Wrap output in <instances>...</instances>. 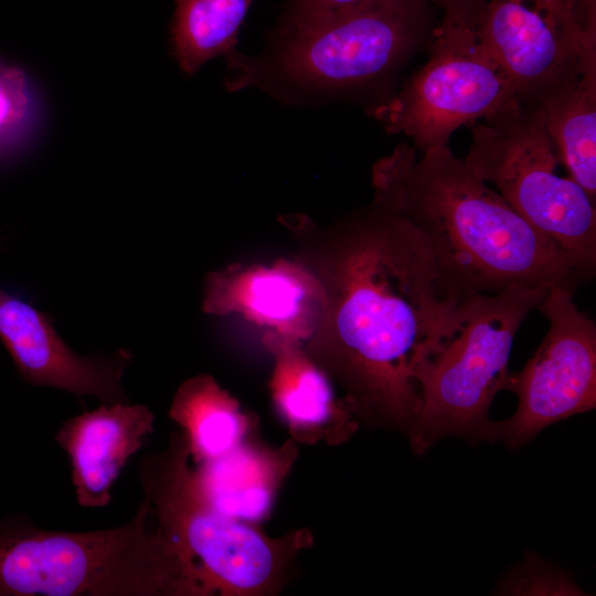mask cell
<instances>
[{
	"instance_id": "cell-1",
	"label": "cell",
	"mask_w": 596,
	"mask_h": 596,
	"mask_svg": "<svg viewBox=\"0 0 596 596\" xmlns=\"http://www.w3.org/2000/svg\"><path fill=\"white\" fill-rule=\"evenodd\" d=\"M306 262L326 307L305 350L343 390L361 425L408 437L419 407L416 366L455 302L439 295L425 241L373 202Z\"/></svg>"
},
{
	"instance_id": "cell-2",
	"label": "cell",
	"mask_w": 596,
	"mask_h": 596,
	"mask_svg": "<svg viewBox=\"0 0 596 596\" xmlns=\"http://www.w3.org/2000/svg\"><path fill=\"white\" fill-rule=\"evenodd\" d=\"M374 203L406 220L425 241L443 299L459 301L511 286L575 291L574 262L531 226L448 146L400 143L372 167Z\"/></svg>"
},
{
	"instance_id": "cell-3",
	"label": "cell",
	"mask_w": 596,
	"mask_h": 596,
	"mask_svg": "<svg viewBox=\"0 0 596 596\" xmlns=\"http://www.w3.org/2000/svg\"><path fill=\"white\" fill-rule=\"evenodd\" d=\"M152 520L146 494L128 522L106 530L53 531L8 517L0 596H206L198 570Z\"/></svg>"
},
{
	"instance_id": "cell-4",
	"label": "cell",
	"mask_w": 596,
	"mask_h": 596,
	"mask_svg": "<svg viewBox=\"0 0 596 596\" xmlns=\"http://www.w3.org/2000/svg\"><path fill=\"white\" fill-rule=\"evenodd\" d=\"M547 291L511 286L451 305L414 373L419 407L407 438L415 455L449 436L487 441L489 409L504 390L515 334Z\"/></svg>"
},
{
	"instance_id": "cell-5",
	"label": "cell",
	"mask_w": 596,
	"mask_h": 596,
	"mask_svg": "<svg viewBox=\"0 0 596 596\" xmlns=\"http://www.w3.org/2000/svg\"><path fill=\"white\" fill-rule=\"evenodd\" d=\"M190 459L179 432L141 460L138 476L156 524L198 570L207 596L279 594L299 554L312 545L311 531L273 538L217 513L199 494Z\"/></svg>"
},
{
	"instance_id": "cell-6",
	"label": "cell",
	"mask_w": 596,
	"mask_h": 596,
	"mask_svg": "<svg viewBox=\"0 0 596 596\" xmlns=\"http://www.w3.org/2000/svg\"><path fill=\"white\" fill-rule=\"evenodd\" d=\"M531 226L574 262L585 280L596 270L595 202L570 175L560 177L555 146L534 102L515 98L472 129L462 159Z\"/></svg>"
},
{
	"instance_id": "cell-7",
	"label": "cell",
	"mask_w": 596,
	"mask_h": 596,
	"mask_svg": "<svg viewBox=\"0 0 596 596\" xmlns=\"http://www.w3.org/2000/svg\"><path fill=\"white\" fill-rule=\"evenodd\" d=\"M428 0H363L283 23L270 67L299 87L345 91L402 64L426 38Z\"/></svg>"
},
{
	"instance_id": "cell-8",
	"label": "cell",
	"mask_w": 596,
	"mask_h": 596,
	"mask_svg": "<svg viewBox=\"0 0 596 596\" xmlns=\"http://www.w3.org/2000/svg\"><path fill=\"white\" fill-rule=\"evenodd\" d=\"M517 94L485 45L479 23L443 17L430 54L404 87L375 107L391 134L409 137L422 152L447 146L453 132L510 105Z\"/></svg>"
},
{
	"instance_id": "cell-9",
	"label": "cell",
	"mask_w": 596,
	"mask_h": 596,
	"mask_svg": "<svg viewBox=\"0 0 596 596\" xmlns=\"http://www.w3.org/2000/svg\"><path fill=\"white\" fill-rule=\"evenodd\" d=\"M574 291L555 287L538 306L549 329L519 372H510L504 390L518 397L514 414L490 422L487 443L515 450L545 427L596 407V323L573 300Z\"/></svg>"
},
{
	"instance_id": "cell-10",
	"label": "cell",
	"mask_w": 596,
	"mask_h": 596,
	"mask_svg": "<svg viewBox=\"0 0 596 596\" xmlns=\"http://www.w3.org/2000/svg\"><path fill=\"white\" fill-rule=\"evenodd\" d=\"M479 33L523 100H533L560 77L596 57V47L576 29L567 0H490Z\"/></svg>"
},
{
	"instance_id": "cell-11",
	"label": "cell",
	"mask_w": 596,
	"mask_h": 596,
	"mask_svg": "<svg viewBox=\"0 0 596 596\" xmlns=\"http://www.w3.org/2000/svg\"><path fill=\"white\" fill-rule=\"evenodd\" d=\"M324 307L322 283L306 260L234 263L207 274L204 281L205 313L236 315L302 344L319 327Z\"/></svg>"
},
{
	"instance_id": "cell-12",
	"label": "cell",
	"mask_w": 596,
	"mask_h": 596,
	"mask_svg": "<svg viewBox=\"0 0 596 596\" xmlns=\"http://www.w3.org/2000/svg\"><path fill=\"white\" fill-rule=\"evenodd\" d=\"M0 339L18 371L32 385L66 391L102 404L129 402L121 379L131 360L128 350L106 356H81L54 330L52 319L0 288Z\"/></svg>"
},
{
	"instance_id": "cell-13",
	"label": "cell",
	"mask_w": 596,
	"mask_h": 596,
	"mask_svg": "<svg viewBox=\"0 0 596 596\" xmlns=\"http://www.w3.org/2000/svg\"><path fill=\"white\" fill-rule=\"evenodd\" d=\"M262 342L273 356L272 401L290 438L298 445L348 441L361 426L359 418L304 344L275 332H265Z\"/></svg>"
},
{
	"instance_id": "cell-14",
	"label": "cell",
	"mask_w": 596,
	"mask_h": 596,
	"mask_svg": "<svg viewBox=\"0 0 596 596\" xmlns=\"http://www.w3.org/2000/svg\"><path fill=\"white\" fill-rule=\"evenodd\" d=\"M155 415L141 404H102L68 418L55 441L68 455L77 503L100 508L111 500V488L132 455L155 432Z\"/></svg>"
},
{
	"instance_id": "cell-15",
	"label": "cell",
	"mask_w": 596,
	"mask_h": 596,
	"mask_svg": "<svg viewBox=\"0 0 596 596\" xmlns=\"http://www.w3.org/2000/svg\"><path fill=\"white\" fill-rule=\"evenodd\" d=\"M298 453L291 438L270 447L251 436L226 454L198 464L192 471L194 486L217 513L258 525L269 518Z\"/></svg>"
},
{
	"instance_id": "cell-16",
	"label": "cell",
	"mask_w": 596,
	"mask_h": 596,
	"mask_svg": "<svg viewBox=\"0 0 596 596\" xmlns=\"http://www.w3.org/2000/svg\"><path fill=\"white\" fill-rule=\"evenodd\" d=\"M561 164L596 200V57L579 64L533 100Z\"/></svg>"
},
{
	"instance_id": "cell-17",
	"label": "cell",
	"mask_w": 596,
	"mask_h": 596,
	"mask_svg": "<svg viewBox=\"0 0 596 596\" xmlns=\"http://www.w3.org/2000/svg\"><path fill=\"white\" fill-rule=\"evenodd\" d=\"M169 417L184 436L191 459L201 464L232 450L252 436L255 421L209 374L185 380L173 395Z\"/></svg>"
},
{
	"instance_id": "cell-18",
	"label": "cell",
	"mask_w": 596,
	"mask_h": 596,
	"mask_svg": "<svg viewBox=\"0 0 596 596\" xmlns=\"http://www.w3.org/2000/svg\"><path fill=\"white\" fill-rule=\"evenodd\" d=\"M254 0H175L171 26L173 55L187 75L224 55L235 74L246 60L235 52L237 33Z\"/></svg>"
},
{
	"instance_id": "cell-19",
	"label": "cell",
	"mask_w": 596,
	"mask_h": 596,
	"mask_svg": "<svg viewBox=\"0 0 596 596\" xmlns=\"http://www.w3.org/2000/svg\"><path fill=\"white\" fill-rule=\"evenodd\" d=\"M29 111L30 95L25 74L0 57V141L22 126Z\"/></svg>"
},
{
	"instance_id": "cell-20",
	"label": "cell",
	"mask_w": 596,
	"mask_h": 596,
	"mask_svg": "<svg viewBox=\"0 0 596 596\" xmlns=\"http://www.w3.org/2000/svg\"><path fill=\"white\" fill-rule=\"evenodd\" d=\"M531 578H514L508 576L500 590L504 594H558V595H582V590L573 584L563 573L556 568L541 563L534 555L526 556L520 566Z\"/></svg>"
},
{
	"instance_id": "cell-21",
	"label": "cell",
	"mask_w": 596,
	"mask_h": 596,
	"mask_svg": "<svg viewBox=\"0 0 596 596\" xmlns=\"http://www.w3.org/2000/svg\"><path fill=\"white\" fill-rule=\"evenodd\" d=\"M567 6L583 40L596 46V0H567Z\"/></svg>"
},
{
	"instance_id": "cell-22",
	"label": "cell",
	"mask_w": 596,
	"mask_h": 596,
	"mask_svg": "<svg viewBox=\"0 0 596 596\" xmlns=\"http://www.w3.org/2000/svg\"><path fill=\"white\" fill-rule=\"evenodd\" d=\"M439 7L444 15L470 23H480L488 0H428Z\"/></svg>"
},
{
	"instance_id": "cell-23",
	"label": "cell",
	"mask_w": 596,
	"mask_h": 596,
	"mask_svg": "<svg viewBox=\"0 0 596 596\" xmlns=\"http://www.w3.org/2000/svg\"><path fill=\"white\" fill-rule=\"evenodd\" d=\"M361 1L363 0H296L287 19L333 12Z\"/></svg>"
}]
</instances>
